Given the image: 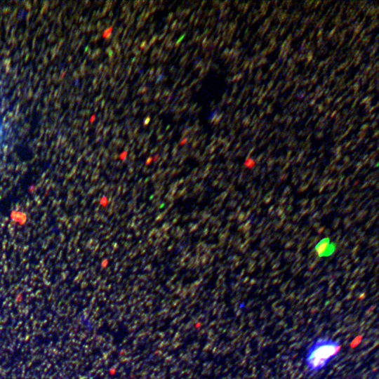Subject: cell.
Returning <instances> with one entry per match:
<instances>
[{
    "label": "cell",
    "instance_id": "3",
    "mask_svg": "<svg viewBox=\"0 0 379 379\" xmlns=\"http://www.w3.org/2000/svg\"><path fill=\"white\" fill-rule=\"evenodd\" d=\"M335 248L334 244H329L322 256H328L331 255L334 251Z\"/></svg>",
    "mask_w": 379,
    "mask_h": 379
},
{
    "label": "cell",
    "instance_id": "2",
    "mask_svg": "<svg viewBox=\"0 0 379 379\" xmlns=\"http://www.w3.org/2000/svg\"><path fill=\"white\" fill-rule=\"evenodd\" d=\"M329 245V239L326 238L322 239L315 247V250L319 256H322L328 246Z\"/></svg>",
    "mask_w": 379,
    "mask_h": 379
},
{
    "label": "cell",
    "instance_id": "1",
    "mask_svg": "<svg viewBox=\"0 0 379 379\" xmlns=\"http://www.w3.org/2000/svg\"><path fill=\"white\" fill-rule=\"evenodd\" d=\"M341 344L333 338L321 337L315 340L306 351L304 361L312 372L324 369L340 353Z\"/></svg>",
    "mask_w": 379,
    "mask_h": 379
}]
</instances>
